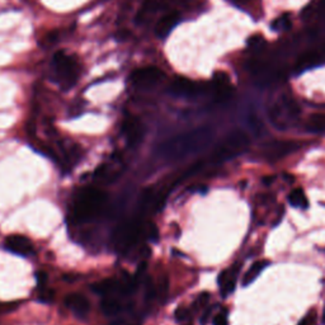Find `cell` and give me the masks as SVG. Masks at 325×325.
Returning <instances> with one entry per match:
<instances>
[{
  "instance_id": "obj_31",
  "label": "cell",
  "mask_w": 325,
  "mask_h": 325,
  "mask_svg": "<svg viewBox=\"0 0 325 325\" xmlns=\"http://www.w3.org/2000/svg\"><path fill=\"white\" fill-rule=\"evenodd\" d=\"M149 238L152 239L153 241H157L158 238H159V233H158V229L154 223H150V229H149Z\"/></svg>"
},
{
  "instance_id": "obj_10",
  "label": "cell",
  "mask_w": 325,
  "mask_h": 325,
  "mask_svg": "<svg viewBox=\"0 0 325 325\" xmlns=\"http://www.w3.org/2000/svg\"><path fill=\"white\" fill-rule=\"evenodd\" d=\"M170 93L177 97L191 98L201 93V87L188 78L177 77L170 84Z\"/></svg>"
},
{
  "instance_id": "obj_36",
  "label": "cell",
  "mask_w": 325,
  "mask_h": 325,
  "mask_svg": "<svg viewBox=\"0 0 325 325\" xmlns=\"http://www.w3.org/2000/svg\"><path fill=\"white\" fill-rule=\"evenodd\" d=\"M233 2H241V3H245V2H249V0H233Z\"/></svg>"
},
{
  "instance_id": "obj_5",
  "label": "cell",
  "mask_w": 325,
  "mask_h": 325,
  "mask_svg": "<svg viewBox=\"0 0 325 325\" xmlns=\"http://www.w3.org/2000/svg\"><path fill=\"white\" fill-rule=\"evenodd\" d=\"M298 113L300 108L296 101L287 95H283L276 101L268 109L269 119L277 129H286L288 123L298 116Z\"/></svg>"
},
{
  "instance_id": "obj_11",
  "label": "cell",
  "mask_w": 325,
  "mask_h": 325,
  "mask_svg": "<svg viewBox=\"0 0 325 325\" xmlns=\"http://www.w3.org/2000/svg\"><path fill=\"white\" fill-rule=\"evenodd\" d=\"M240 263H236L234 266H231L230 268L221 272L220 276H218L217 282L218 286H220L221 295L223 297H226V296H229L235 291L236 280H238V274L240 272Z\"/></svg>"
},
{
  "instance_id": "obj_23",
  "label": "cell",
  "mask_w": 325,
  "mask_h": 325,
  "mask_svg": "<svg viewBox=\"0 0 325 325\" xmlns=\"http://www.w3.org/2000/svg\"><path fill=\"white\" fill-rule=\"evenodd\" d=\"M168 292H169V281L166 277H163L162 280H160L159 285L157 286V295L158 297L160 298L162 303H164V301L166 300V297H168Z\"/></svg>"
},
{
  "instance_id": "obj_24",
  "label": "cell",
  "mask_w": 325,
  "mask_h": 325,
  "mask_svg": "<svg viewBox=\"0 0 325 325\" xmlns=\"http://www.w3.org/2000/svg\"><path fill=\"white\" fill-rule=\"evenodd\" d=\"M309 13L316 15V17L325 18V0H319V2L311 8V10H306L305 14H309Z\"/></svg>"
},
{
  "instance_id": "obj_33",
  "label": "cell",
  "mask_w": 325,
  "mask_h": 325,
  "mask_svg": "<svg viewBox=\"0 0 325 325\" xmlns=\"http://www.w3.org/2000/svg\"><path fill=\"white\" fill-rule=\"evenodd\" d=\"M41 301H45V303H50V301H53L54 298V291L51 290H46L45 292L42 293V295L40 296Z\"/></svg>"
},
{
  "instance_id": "obj_21",
  "label": "cell",
  "mask_w": 325,
  "mask_h": 325,
  "mask_svg": "<svg viewBox=\"0 0 325 325\" xmlns=\"http://www.w3.org/2000/svg\"><path fill=\"white\" fill-rule=\"evenodd\" d=\"M114 287H116V283L113 280H103L92 285L93 292L98 293V295H109L114 290Z\"/></svg>"
},
{
  "instance_id": "obj_6",
  "label": "cell",
  "mask_w": 325,
  "mask_h": 325,
  "mask_svg": "<svg viewBox=\"0 0 325 325\" xmlns=\"http://www.w3.org/2000/svg\"><path fill=\"white\" fill-rule=\"evenodd\" d=\"M164 79V72L157 66H144L135 69L131 74V82L135 87L146 88L155 87Z\"/></svg>"
},
{
  "instance_id": "obj_20",
  "label": "cell",
  "mask_w": 325,
  "mask_h": 325,
  "mask_svg": "<svg viewBox=\"0 0 325 325\" xmlns=\"http://www.w3.org/2000/svg\"><path fill=\"white\" fill-rule=\"evenodd\" d=\"M121 304H119V301L116 300V298L106 297L105 300L102 301V310L106 315H117V314L121 311Z\"/></svg>"
},
{
  "instance_id": "obj_26",
  "label": "cell",
  "mask_w": 325,
  "mask_h": 325,
  "mask_svg": "<svg viewBox=\"0 0 325 325\" xmlns=\"http://www.w3.org/2000/svg\"><path fill=\"white\" fill-rule=\"evenodd\" d=\"M155 296H157V287L153 285L152 280L147 278L146 285H145V297H146V300L152 301Z\"/></svg>"
},
{
  "instance_id": "obj_16",
  "label": "cell",
  "mask_w": 325,
  "mask_h": 325,
  "mask_svg": "<svg viewBox=\"0 0 325 325\" xmlns=\"http://www.w3.org/2000/svg\"><path fill=\"white\" fill-rule=\"evenodd\" d=\"M325 61V57L321 50H310L308 53L303 54L300 57L297 59V62H296V67L298 70H306L310 69V67L318 66L319 64Z\"/></svg>"
},
{
  "instance_id": "obj_34",
  "label": "cell",
  "mask_w": 325,
  "mask_h": 325,
  "mask_svg": "<svg viewBox=\"0 0 325 325\" xmlns=\"http://www.w3.org/2000/svg\"><path fill=\"white\" fill-rule=\"evenodd\" d=\"M145 268H146V263H145V262H142V263L139 266V268H137L136 276H135V280L140 281V278H141L142 276L145 274Z\"/></svg>"
},
{
  "instance_id": "obj_12",
  "label": "cell",
  "mask_w": 325,
  "mask_h": 325,
  "mask_svg": "<svg viewBox=\"0 0 325 325\" xmlns=\"http://www.w3.org/2000/svg\"><path fill=\"white\" fill-rule=\"evenodd\" d=\"M4 246L7 251L18 256L28 257L33 253V245L31 240L22 235H10L5 239Z\"/></svg>"
},
{
  "instance_id": "obj_15",
  "label": "cell",
  "mask_w": 325,
  "mask_h": 325,
  "mask_svg": "<svg viewBox=\"0 0 325 325\" xmlns=\"http://www.w3.org/2000/svg\"><path fill=\"white\" fill-rule=\"evenodd\" d=\"M65 305L79 316H85L89 311V301L80 293H71V295L66 296Z\"/></svg>"
},
{
  "instance_id": "obj_28",
  "label": "cell",
  "mask_w": 325,
  "mask_h": 325,
  "mask_svg": "<svg viewBox=\"0 0 325 325\" xmlns=\"http://www.w3.org/2000/svg\"><path fill=\"white\" fill-rule=\"evenodd\" d=\"M214 325H229L228 316H226V314H223V313L217 314V315L214 318Z\"/></svg>"
},
{
  "instance_id": "obj_8",
  "label": "cell",
  "mask_w": 325,
  "mask_h": 325,
  "mask_svg": "<svg viewBox=\"0 0 325 325\" xmlns=\"http://www.w3.org/2000/svg\"><path fill=\"white\" fill-rule=\"evenodd\" d=\"M298 149H300V144L291 140H274L264 145L266 157L271 160L281 159Z\"/></svg>"
},
{
  "instance_id": "obj_32",
  "label": "cell",
  "mask_w": 325,
  "mask_h": 325,
  "mask_svg": "<svg viewBox=\"0 0 325 325\" xmlns=\"http://www.w3.org/2000/svg\"><path fill=\"white\" fill-rule=\"evenodd\" d=\"M36 280H37V283L40 286L46 285V282H47V274L45 272H37L36 273Z\"/></svg>"
},
{
  "instance_id": "obj_4",
  "label": "cell",
  "mask_w": 325,
  "mask_h": 325,
  "mask_svg": "<svg viewBox=\"0 0 325 325\" xmlns=\"http://www.w3.org/2000/svg\"><path fill=\"white\" fill-rule=\"evenodd\" d=\"M53 66L57 83L64 89L74 87L80 75V65L74 55L59 51L54 55Z\"/></svg>"
},
{
  "instance_id": "obj_29",
  "label": "cell",
  "mask_w": 325,
  "mask_h": 325,
  "mask_svg": "<svg viewBox=\"0 0 325 325\" xmlns=\"http://www.w3.org/2000/svg\"><path fill=\"white\" fill-rule=\"evenodd\" d=\"M209 300H210V293L209 292H204V293H201V295L198 296L196 305L198 306V308H201V306L206 305V304L209 303Z\"/></svg>"
},
{
  "instance_id": "obj_22",
  "label": "cell",
  "mask_w": 325,
  "mask_h": 325,
  "mask_svg": "<svg viewBox=\"0 0 325 325\" xmlns=\"http://www.w3.org/2000/svg\"><path fill=\"white\" fill-rule=\"evenodd\" d=\"M290 27H291V17L290 14H287V13H286V14H282L281 17H278L272 24L273 30L278 31V32L288 30Z\"/></svg>"
},
{
  "instance_id": "obj_19",
  "label": "cell",
  "mask_w": 325,
  "mask_h": 325,
  "mask_svg": "<svg viewBox=\"0 0 325 325\" xmlns=\"http://www.w3.org/2000/svg\"><path fill=\"white\" fill-rule=\"evenodd\" d=\"M308 130L311 132L325 131V113L313 114L308 121Z\"/></svg>"
},
{
  "instance_id": "obj_18",
  "label": "cell",
  "mask_w": 325,
  "mask_h": 325,
  "mask_svg": "<svg viewBox=\"0 0 325 325\" xmlns=\"http://www.w3.org/2000/svg\"><path fill=\"white\" fill-rule=\"evenodd\" d=\"M288 201L293 207H300V209H306L309 206L308 198H306L305 193L301 188L293 189L288 196Z\"/></svg>"
},
{
  "instance_id": "obj_30",
  "label": "cell",
  "mask_w": 325,
  "mask_h": 325,
  "mask_svg": "<svg viewBox=\"0 0 325 325\" xmlns=\"http://www.w3.org/2000/svg\"><path fill=\"white\" fill-rule=\"evenodd\" d=\"M187 316H188V310H187V309H184V308L177 309V311H176V319H177V320L183 321V320H186Z\"/></svg>"
},
{
  "instance_id": "obj_3",
  "label": "cell",
  "mask_w": 325,
  "mask_h": 325,
  "mask_svg": "<svg viewBox=\"0 0 325 325\" xmlns=\"http://www.w3.org/2000/svg\"><path fill=\"white\" fill-rule=\"evenodd\" d=\"M251 145L248 134L243 130H234L215 149L211 155L212 163H222L243 154Z\"/></svg>"
},
{
  "instance_id": "obj_17",
  "label": "cell",
  "mask_w": 325,
  "mask_h": 325,
  "mask_svg": "<svg viewBox=\"0 0 325 325\" xmlns=\"http://www.w3.org/2000/svg\"><path fill=\"white\" fill-rule=\"evenodd\" d=\"M268 266L266 261H257L254 262L251 266V268L246 271L245 274L243 277V286H249L252 282H254V280H257L259 274L264 271V268Z\"/></svg>"
},
{
  "instance_id": "obj_14",
  "label": "cell",
  "mask_w": 325,
  "mask_h": 325,
  "mask_svg": "<svg viewBox=\"0 0 325 325\" xmlns=\"http://www.w3.org/2000/svg\"><path fill=\"white\" fill-rule=\"evenodd\" d=\"M181 22V15L177 12H169L165 15H163L160 18L159 22L155 26V33H157L158 37L165 38L170 35L171 31L174 30L176 26H178V23Z\"/></svg>"
},
{
  "instance_id": "obj_1",
  "label": "cell",
  "mask_w": 325,
  "mask_h": 325,
  "mask_svg": "<svg viewBox=\"0 0 325 325\" xmlns=\"http://www.w3.org/2000/svg\"><path fill=\"white\" fill-rule=\"evenodd\" d=\"M214 135L215 132L211 127H199L168 140L160 145L159 150L163 157L168 159H183L206 149L214 140Z\"/></svg>"
},
{
  "instance_id": "obj_25",
  "label": "cell",
  "mask_w": 325,
  "mask_h": 325,
  "mask_svg": "<svg viewBox=\"0 0 325 325\" xmlns=\"http://www.w3.org/2000/svg\"><path fill=\"white\" fill-rule=\"evenodd\" d=\"M248 45L251 46L253 50H258V48H262L266 45V40H264L261 35H254L248 40Z\"/></svg>"
},
{
  "instance_id": "obj_35",
  "label": "cell",
  "mask_w": 325,
  "mask_h": 325,
  "mask_svg": "<svg viewBox=\"0 0 325 325\" xmlns=\"http://www.w3.org/2000/svg\"><path fill=\"white\" fill-rule=\"evenodd\" d=\"M320 50H321V53H323V55H324V57H325V45L323 46V47H321V48H320Z\"/></svg>"
},
{
  "instance_id": "obj_7",
  "label": "cell",
  "mask_w": 325,
  "mask_h": 325,
  "mask_svg": "<svg viewBox=\"0 0 325 325\" xmlns=\"http://www.w3.org/2000/svg\"><path fill=\"white\" fill-rule=\"evenodd\" d=\"M140 226L136 222H129L119 226L113 235L114 248L118 252H126L137 241L140 235Z\"/></svg>"
},
{
  "instance_id": "obj_2",
  "label": "cell",
  "mask_w": 325,
  "mask_h": 325,
  "mask_svg": "<svg viewBox=\"0 0 325 325\" xmlns=\"http://www.w3.org/2000/svg\"><path fill=\"white\" fill-rule=\"evenodd\" d=\"M107 201V194L97 188H85L78 196L75 202V217L79 221L94 218L102 211Z\"/></svg>"
},
{
  "instance_id": "obj_9",
  "label": "cell",
  "mask_w": 325,
  "mask_h": 325,
  "mask_svg": "<svg viewBox=\"0 0 325 325\" xmlns=\"http://www.w3.org/2000/svg\"><path fill=\"white\" fill-rule=\"evenodd\" d=\"M211 90L215 99L218 101V102H223V101L229 99L233 95L234 88L231 85L230 78L228 77V74H225L223 71L215 72L214 77H212Z\"/></svg>"
},
{
  "instance_id": "obj_13",
  "label": "cell",
  "mask_w": 325,
  "mask_h": 325,
  "mask_svg": "<svg viewBox=\"0 0 325 325\" xmlns=\"http://www.w3.org/2000/svg\"><path fill=\"white\" fill-rule=\"evenodd\" d=\"M123 134L126 136V141L130 146H135L139 144L144 136V126L141 122L135 117H129L123 122Z\"/></svg>"
},
{
  "instance_id": "obj_27",
  "label": "cell",
  "mask_w": 325,
  "mask_h": 325,
  "mask_svg": "<svg viewBox=\"0 0 325 325\" xmlns=\"http://www.w3.org/2000/svg\"><path fill=\"white\" fill-rule=\"evenodd\" d=\"M318 323V315H316V311L315 310H311L306 314L305 316L303 318V320L300 321L298 325H316Z\"/></svg>"
}]
</instances>
